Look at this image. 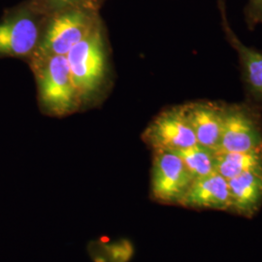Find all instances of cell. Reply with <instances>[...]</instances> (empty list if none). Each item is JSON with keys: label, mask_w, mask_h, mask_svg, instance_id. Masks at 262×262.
<instances>
[{"label": "cell", "mask_w": 262, "mask_h": 262, "mask_svg": "<svg viewBox=\"0 0 262 262\" xmlns=\"http://www.w3.org/2000/svg\"><path fill=\"white\" fill-rule=\"evenodd\" d=\"M142 140L152 150L178 151L197 144L183 104L168 107L157 115L143 131Z\"/></svg>", "instance_id": "obj_7"}, {"label": "cell", "mask_w": 262, "mask_h": 262, "mask_svg": "<svg viewBox=\"0 0 262 262\" xmlns=\"http://www.w3.org/2000/svg\"><path fill=\"white\" fill-rule=\"evenodd\" d=\"M102 24L100 12L92 10H64L48 15L41 43L30 60L49 56H66Z\"/></svg>", "instance_id": "obj_4"}, {"label": "cell", "mask_w": 262, "mask_h": 262, "mask_svg": "<svg viewBox=\"0 0 262 262\" xmlns=\"http://www.w3.org/2000/svg\"><path fill=\"white\" fill-rule=\"evenodd\" d=\"M47 15L69 9H85L100 12L106 0H34Z\"/></svg>", "instance_id": "obj_14"}, {"label": "cell", "mask_w": 262, "mask_h": 262, "mask_svg": "<svg viewBox=\"0 0 262 262\" xmlns=\"http://www.w3.org/2000/svg\"><path fill=\"white\" fill-rule=\"evenodd\" d=\"M217 9L225 38L238 55L245 90L251 99L262 105V53L246 46L237 37L228 21L226 0H217Z\"/></svg>", "instance_id": "obj_8"}, {"label": "cell", "mask_w": 262, "mask_h": 262, "mask_svg": "<svg viewBox=\"0 0 262 262\" xmlns=\"http://www.w3.org/2000/svg\"><path fill=\"white\" fill-rule=\"evenodd\" d=\"M193 176L184 161L171 150H152L150 170V196L166 205H181Z\"/></svg>", "instance_id": "obj_6"}, {"label": "cell", "mask_w": 262, "mask_h": 262, "mask_svg": "<svg viewBox=\"0 0 262 262\" xmlns=\"http://www.w3.org/2000/svg\"><path fill=\"white\" fill-rule=\"evenodd\" d=\"M180 206L197 210H230V196L226 179L213 172L193 180Z\"/></svg>", "instance_id": "obj_10"}, {"label": "cell", "mask_w": 262, "mask_h": 262, "mask_svg": "<svg viewBox=\"0 0 262 262\" xmlns=\"http://www.w3.org/2000/svg\"><path fill=\"white\" fill-rule=\"evenodd\" d=\"M216 150L262 152V116L257 106L225 104L223 131Z\"/></svg>", "instance_id": "obj_5"}, {"label": "cell", "mask_w": 262, "mask_h": 262, "mask_svg": "<svg viewBox=\"0 0 262 262\" xmlns=\"http://www.w3.org/2000/svg\"><path fill=\"white\" fill-rule=\"evenodd\" d=\"M230 210L239 215L252 217L262 205V171H250L227 180Z\"/></svg>", "instance_id": "obj_11"}, {"label": "cell", "mask_w": 262, "mask_h": 262, "mask_svg": "<svg viewBox=\"0 0 262 262\" xmlns=\"http://www.w3.org/2000/svg\"><path fill=\"white\" fill-rule=\"evenodd\" d=\"M250 171H262V152L215 150V172L226 180Z\"/></svg>", "instance_id": "obj_12"}, {"label": "cell", "mask_w": 262, "mask_h": 262, "mask_svg": "<svg viewBox=\"0 0 262 262\" xmlns=\"http://www.w3.org/2000/svg\"><path fill=\"white\" fill-rule=\"evenodd\" d=\"M28 66L34 76L41 112L61 118L81 111L66 56L35 58Z\"/></svg>", "instance_id": "obj_2"}, {"label": "cell", "mask_w": 262, "mask_h": 262, "mask_svg": "<svg viewBox=\"0 0 262 262\" xmlns=\"http://www.w3.org/2000/svg\"><path fill=\"white\" fill-rule=\"evenodd\" d=\"M81 111L101 103L113 84L110 49L105 25L66 55Z\"/></svg>", "instance_id": "obj_1"}, {"label": "cell", "mask_w": 262, "mask_h": 262, "mask_svg": "<svg viewBox=\"0 0 262 262\" xmlns=\"http://www.w3.org/2000/svg\"><path fill=\"white\" fill-rule=\"evenodd\" d=\"M47 17L34 0H23L4 10L0 17V59L28 63L37 52Z\"/></svg>", "instance_id": "obj_3"}, {"label": "cell", "mask_w": 262, "mask_h": 262, "mask_svg": "<svg viewBox=\"0 0 262 262\" xmlns=\"http://www.w3.org/2000/svg\"><path fill=\"white\" fill-rule=\"evenodd\" d=\"M244 17L250 30L262 25V0H248L244 8Z\"/></svg>", "instance_id": "obj_15"}, {"label": "cell", "mask_w": 262, "mask_h": 262, "mask_svg": "<svg viewBox=\"0 0 262 262\" xmlns=\"http://www.w3.org/2000/svg\"><path fill=\"white\" fill-rule=\"evenodd\" d=\"M197 144L216 150L223 131L225 103L197 100L183 104Z\"/></svg>", "instance_id": "obj_9"}, {"label": "cell", "mask_w": 262, "mask_h": 262, "mask_svg": "<svg viewBox=\"0 0 262 262\" xmlns=\"http://www.w3.org/2000/svg\"><path fill=\"white\" fill-rule=\"evenodd\" d=\"M184 161L193 178H200L215 172V150L196 144L186 150L174 151Z\"/></svg>", "instance_id": "obj_13"}]
</instances>
